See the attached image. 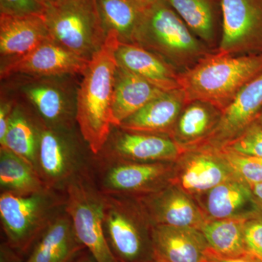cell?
<instances>
[{"instance_id": "6da1fadb", "label": "cell", "mask_w": 262, "mask_h": 262, "mask_svg": "<svg viewBox=\"0 0 262 262\" xmlns=\"http://www.w3.org/2000/svg\"><path fill=\"white\" fill-rule=\"evenodd\" d=\"M120 41L107 33L102 47L90 60L76 98V121L81 136L94 156L99 154L113 128V101L116 51Z\"/></svg>"}, {"instance_id": "7a4b0ae2", "label": "cell", "mask_w": 262, "mask_h": 262, "mask_svg": "<svg viewBox=\"0 0 262 262\" xmlns=\"http://www.w3.org/2000/svg\"><path fill=\"white\" fill-rule=\"evenodd\" d=\"M262 73V53H208L194 67L179 74L186 104L199 101L221 113L245 86Z\"/></svg>"}, {"instance_id": "3957f363", "label": "cell", "mask_w": 262, "mask_h": 262, "mask_svg": "<svg viewBox=\"0 0 262 262\" xmlns=\"http://www.w3.org/2000/svg\"><path fill=\"white\" fill-rule=\"evenodd\" d=\"M133 44L152 52L179 73L209 53L166 0H158L143 10Z\"/></svg>"}, {"instance_id": "277c9868", "label": "cell", "mask_w": 262, "mask_h": 262, "mask_svg": "<svg viewBox=\"0 0 262 262\" xmlns=\"http://www.w3.org/2000/svg\"><path fill=\"white\" fill-rule=\"evenodd\" d=\"M64 191L46 188L18 195L0 194V220L5 241L25 258L48 226L65 211Z\"/></svg>"}, {"instance_id": "5b68a950", "label": "cell", "mask_w": 262, "mask_h": 262, "mask_svg": "<svg viewBox=\"0 0 262 262\" xmlns=\"http://www.w3.org/2000/svg\"><path fill=\"white\" fill-rule=\"evenodd\" d=\"M44 16L51 39L88 61L107 37L97 0H57Z\"/></svg>"}, {"instance_id": "8992f818", "label": "cell", "mask_w": 262, "mask_h": 262, "mask_svg": "<svg viewBox=\"0 0 262 262\" xmlns=\"http://www.w3.org/2000/svg\"><path fill=\"white\" fill-rule=\"evenodd\" d=\"M103 229L112 252L120 262H152L151 225L136 198L106 195Z\"/></svg>"}, {"instance_id": "52a82bcc", "label": "cell", "mask_w": 262, "mask_h": 262, "mask_svg": "<svg viewBox=\"0 0 262 262\" xmlns=\"http://www.w3.org/2000/svg\"><path fill=\"white\" fill-rule=\"evenodd\" d=\"M94 156L74 129L51 128L41 122L35 168L48 188L64 191L72 179L91 168Z\"/></svg>"}, {"instance_id": "ba28073f", "label": "cell", "mask_w": 262, "mask_h": 262, "mask_svg": "<svg viewBox=\"0 0 262 262\" xmlns=\"http://www.w3.org/2000/svg\"><path fill=\"white\" fill-rule=\"evenodd\" d=\"M90 169L66 187L65 211L80 242L96 262H120L112 252L103 229L106 196L95 184Z\"/></svg>"}, {"instance_id": "9c48e42d", "label": "cell", "mask_w": 262, "mask_h": 262, "mask_svg": "<svg viewBox=\"0 0 262 262\" xmlns=\"http://www.w3.org/2000/svg\"><path fill=\"white\" fill-rule=\"evenodd\" d=\"M90 170L103 194L138 198L166 187L170 167L165 162L113 161L94 156Z\"/></svg>"}, {"instance_id": "30bf717a", "label": "cell", "mask_w": 262, "mask_h": 262, "mask_svg": "<svg viewBox=\"0 0 262 262\" xmlns=\"http://www.w3.org/2000/svg\"><path fill=\"white\" fill-rule=\"evenodd\" d=\"M217 51L262 53V0H222V29Z\"/></svg>"}, {"instance_id": "8fae6325", "label": "cell", "mask_w": 262, "mask_h": 262, "mask_svg": "<svg viewBox=\"0 0 262 262\" xmlns=\"http://www.w3.org/2000/svg\"><path fill=\"white\" fill-rule=\"evenodd\" d=\"M185 151L184 145L169 136L113 127L107 141L96 157L113 161L168 163L178 159Z\"/></svg>"}, {"instance_id": "7c38bea8", "label": "cell", "mask_w": 262, "mask_h": 262, "mask_svg": "<svg viewBox=\"0 0 262 262\" xmlns=\"http://www.w3.org/2000/svg\"><path fill=\"white\" fill-rule=\"evenodd\" d=\"M89 63L50 39L26 56L2 65L0 75L2 80L17 75L35 78L82 75Z\"/></svg>"}, {"instance_id": "4fadbf2b", "label": "cell", "mask_w": 262, "mask_h": 262, "mask_svg": "<svg viewBox=\"0 0 262 262\" xmlns=\"http://www.w3.org/2000/svg\"><path fill=\"white\" fill-rule=\"evenodd\" d=\"M136 199L152 225H169L201 230L208 220L187 193L173 186H166Z\"/></svg>"}, {"instance_id": "5bb4252c", "label": "cell", "mask_w": 262, "mask_h": 262, "mask_svg": "<svg viewBox=\"0 0 262 262\" xmlns=\"http://www.w3.org/2000/svg\"><path fill=\"white\" fill-rule=\"evenodd\" d=\"M262 111V73L248 82L221 113L208 141L225 146L259 119ZM220 146V147H221Z\"/></svg>"}, {"instance_id": "9a60e30c", "label": "cell", "mask_w": 262, "mask_h": 262, "mask_svg": "<svg viewBox=\"0 0 262 262\" xmlns=\"http://www.w3.org/2000/svg\"><path fill=\"white\" fill-rule=\"evenodd\" d=\"M50 39L44 14H0V54L4 64L26 56Z\"/></svg>"}, {"instance_id": "2e32d148", "label": "cell", "mask_w": 262, "mask_h": 262, "mask_svg": "<svg viewBox=\"0 0 262 262\" xmlns=\"http://www.w3.org/2000/svg\"><path fill=\"white\" fill-rule=\"evenodd\" d=\"M155 260L163 262H206L209 248L198 229L157 225L151 227Z\"/></svg>"}, {"instance_id": "e0dca14e", "label": "cell", "mask_w": 262, "mask_h": 262, "mask_svg": "<svg viewBox=\"0 0 262 262\" xmlns=\"http://www.w3.org/2000/svg\"><path fill=\"white\" fill-rule=\"evenodd\" d=\"M22 92L45 125L55 129L75 128L76 101L70 99L59 84L48 80L34 81L24 84Z\"/></svg>"}, {"instance_id": "ac0fdd59", "label": "cell", "mask_w": 262, "mask_h": 262, "mask_svg": "<svg viewBox=\"0 0 262 262\" xmlns=\"http://www.w3.org/2000/svg\"><path fill=\"white\" fill-rule=\"evenodd\" d=\"M185 105L182 89L165 91L124 120L119 127L133 132L173 135Z\"/></svg>"}, {"instance_id": "d6986e66", "label": "cell", "mask_w": 262, "mask_h": 262, "mask_svg": "<svg viewBox=\"0 0 262 262\" xmlns=\"http://www.w3.org/2000/svg\"><path fill=\"white\" fill-rule=\"evenodd\" d=\"M84 249L64 211L48 226L24 262H72Z\"/></svg>"}, {"instance_id": "ffe728a7", "label": "cell", "mask_w": 262, "mask_h": 262, "mask_svg": "<svg viewBox=\"0 0 262 262\" xmlns=\"http://www.w3.org/2000/svg\"><path fill=\"white\" fill-rule=\"evenodd\" d=\"M117 64L163 91L181 89L179 72L152 52L136 44L120 43Z\"/></svg>"}, {"instance_id": "44dd1931", "label": "cell", "mask_w": 262, "mask_h": 262, "mask_svg": "<svg viewBox=\"0 0 262 262\" xmlns=\"http://www.w3.org/2000/svg\"><path fill=\"white\" fill-rule=\"evenodd\" d=\"M205 211L211 220L255 216L260 206L247 184L230 179L204 193Z\"/></svg>"}, {"instance_id": "7402d4cb", "label": "cell", "mask_w": 262, "mask_h": 262, "mask_svg": "<svg viewBox=\"0 0 262 262\" xmlns=\"http://www.w3.org/2000/svg\"><path fill=\"white\" fill-rule=\"evenodd\" d=\"M165 91L117 64L113 101V127L135 114Z\"/></svg>"}, {"instance_id": "603a6c76", "label": "cell", "mask_w": 262, "mask_h": 262, "mask_svg": "<svg viewBox=\"0 0 262 262\" xmlns=\"http://www.w3.org/2000/svg\"><path fill=\"white\" fill-rule=\"evenodd\" d=\"M235 178L215 150H207L188 157L177 182L184 192L204 194L222 183Z\"/></svg>"}, {"instance_id": "cb8c5ba5", "label": "cell", "mask_w": 262, "mask_h": 262, "mask_svg": "<svg viewBox=\"0 0 262 262\" xmlns=\"http://www.w3.org/2000/svg\"><path fill=\"white\" fill-rule=\"evenodd\" d=\"M198 39L216 46L222 29V0H166Z\"/></svg>"}, {"instance_id": "d4e9b609", "label": "cell", "mask_w": 262, "mask_h": 262, "mask_svg": "<svg viewBox=\"0 0 262 262\" xmlns=\"http://www.w3.org/2000/svg\"><path fill=\"white\" fill-rule=\"evenodd\" d=\"M48 188L28 160L5 148L0 147L1 193L25 195Z\"/></svg>"}, {"instance_id": "484cf974", "label": "cell", "mask_w": 262, "mask_h": 262, "mask_svg": "<svg viewBox=\"0 0 262 262\" xmlns=\"http://www.w3.org/2000/svg\"><path fill=\"white\" fill-rule=\"evenodd\" d=\"M40 124L39 119L34 118L20 106H15L6 134L0 141V147L28 160L35 168Z\"/></svg>"}, {"instance_id": "4316f807", "label": "cell", "mask_w": 262, "mask_h": 262, "mask_svg": "<svg viewBox=\"0 0 262 262\" xmlns=\"http://www.w3.org/2000/svg\"><path fill=\"white\" fill-rule=\"evenodd\" d=\"M251 218V217H250ZM246 217L209 220L201 231L209 247L225 257H236L248 253L244 242Z\"/></svg>"}, {"instance_id": "83f0119b", "label": "cell", "mask_w": 262, "mask_h": 262, "mask_svg": "<svg viewBox=\"0 0 262 262\" xmlns=\"http://www.w3.org/2000/svg\"><path fill=\"white\" fill-rule=\"evenodd\" d=\"M220 116V110L209 103L199 101L187 103L174 129V140L182 144V142H196L209 136Z\"/></svg>"}, {"instance_id": "f1b7e54d", "label": "cell", "mask_w": 262, "mask_h": 262, "mask_svg": "<svg viewBox=\"0 0 262 262\" xmlns=\"http://www.w3.org/2000/svg\"><path fill=\"white\" fill-rule=\"evenodd\" d=\"M106 31H114L121 43L134 42L143 9L130 0H97Z\"/></svg>"}, {"instance_id": "f546056e", "label": "cell", "mask_w": 262, "mask_h": 262, "mask_svg": "<svg viewBox=\"0 0 262 262\" xmlns=\"http://www.w3.org/2000/svg\"><path fill=\"white\" fill-rule=\"evenodd\" d=\"M215 151L232 173L248 187L262 182V158L237 152L226 146Z\"/></svg>"}, {"instance_id": "4dcf8cb0", "label": "cell", "mask_w": 262, "mask_h": 262, "mask_svg": "<svg viewBox=\"0 0 262 262\" xmlns=\"http://www.w3.org/2000/svg\"><path fill=\"white\" fill-rule=\"evenodd\" d=\"M223 146L243 154L262 158V120L258 119L238 137Z\"/></svg>"}, {"instance_id": "1f68e13d", "label": "cell", "mask_w": 262, "mask_h": 262, "mask_svg": "<svg viewBox=\"0 0 262 262\" xmlns=\"http://www.w3.org/2000/svg\"><path fill=\"white\" fill-rule=\"evenodd\" d=\"M244 242L248 253L262 261V215L248 219L244 226Z\"/></svg>"}, {"instance_id": "d6a6232c", "label": "cell", "mask_w": 262, "mask_h": 262, "mask_svg": "<svg viewBox=\"0 0 262 262\" xmlns=\"http://www.w3.org/2000/svg\"><path fill=\"white\" fill-rule=\"evenodd\" d=\"M46 7L38 0H0V14H44Z\"/></svg>"}, {"instance_id": "836d02e7", "label": "cell", "mask_w": 262, "mask_h": 262, "mask_svg": "<svg viewBox=\"0 0 262 262\" xmlns=\"http://www.w3.org/2000/svg\"><path fill=\"white\" fill-rule=\"evenodd\" d=\"M206 262H262V261L254 255L248 252L236 257H225L217 254L209 247L206 252Z\"/></svg>"}, {"instance_id": "e575fe53", "label": "cell", "mask_w": 262, "mask_h": 262, "mask_svg": "<svg viewBox=\"0 0 262 262\" xmlns=\"http://www.w3.org/2000/svg\"><path fill=\"white\" fill-rule=\"evenodd\" d=\"M14 105L10 101L1 100L0 105V141L3 140L6 134L10 117L13 113Z\"/></svg>"}, {"instance_id": "d590c367", "label": "cell", "mask_w": 262, "mask_h": 262, "mask_svg": "<svg viewBox=\"0 0 262 262\" xmlns=\"http://www.w3.org/2000/svg\"><path fill=\"white\" fill-rule=\"evenodd\" d=\"M1 262H24V258L4 241L1 244Z\"/></svg>"}, {"instance_id": "8d00e7d4", "label": "cell", "mask_w": 262, "mask_h": 262, "mask_svg": "<svg viewBox=\"0 0 262 262\" xmlns=\"http://www.w3.org/2000/svg\"><path fill=\"white\" fill-rule=\"evenodd\" d=\"M255 200L257 202L260 208L262 206V182L258 183L254 185L249 187Z\"/></svg>"}, {"instance_id": "74e56055", "label": "cell", "mask_w": 262, "mask_h": 262, "mask_svg": "<svg viewBox=\"0 0 262 262\" xmlns=\"http://www.w3.org/2000/svg\"><path fill=\"white\" fill-rule=\"evenodd\" d=\"M72 262H96L91 253L87 249H84L74 259Z\"/></svg>"}, {"instance_id": "f35d334b", "label": "cell", "mask_w": 262, "mask_h": 262, "mask_svg": "<svg viewBox=\"0 0 262 262\" xmlns=\"http://www.w3.org/2000/svg\"><path fill=\"white\" fill-rule=\"evenodd\" d=\"M130 1L137 5L141 9L144 10L145 8L149 7L150 5L154 4L158 0H130Z\"/></svg>"}, {"instance_id": "ab89813d", "label": "cell", "mask_w": 262, "mask_h": 262, "mask_svg": "<svg viewBox=\"0 0 262 262\" xmlns=\"http://www.w3.org/2000/svg\"><path fill=\"white\" fill-rule=\"evenodd\" d=\"M41 4L44 5L45 7H47L48 5L53 4L56 0H38Z\"/></svg>"}, {"instance_id": "60d3db41", "label": "cell", "mask_w": 262, "mask_h": 262, "mask_svg": "<svg viewBox=\"0 0 262 262\" xmlns=\"http://www.w3.org/2000/svg\"><path fill=\"white\" fill-rule=\"evenodd\" d=\"M152 262H163V261H158V260H155V261H152Z\"/></svg>"}, {"instance_id": "b9f144b4", "label": "cell", "mask_w": 262, "mask_h": 262, "mask_svg": "<svg viewBox=\"0 0 262 262\" xmlns=\"http://www.w3.org/2000/svg\"><path fill=\"white\" fill-rule=\"evenodd\" d=\"M261 215H262V213H261Z\"/></svg>"}, {"instance_id": "7bdbcfd3", "label": "cell", "mask_w": 262, "mask_h": 262, "mask_svg": "<svg viewBox=\"0 0 262 262\" xmlns=\"http://www.w3.org/2000/svg\"><path fill=\"white\" fill-rule=\"evenodd\" d=\"M56 1H57V0H56Z\"/></svg>"}]
</instances>
